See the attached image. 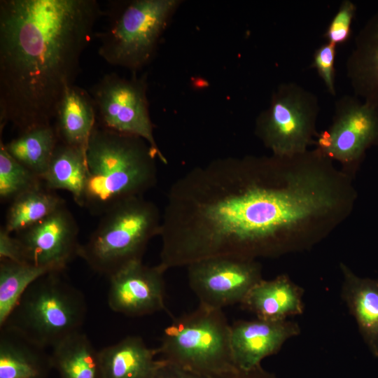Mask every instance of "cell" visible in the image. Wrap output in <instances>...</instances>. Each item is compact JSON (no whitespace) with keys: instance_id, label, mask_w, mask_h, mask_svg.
<instances>
[{"instance_id":"cell-2","label":"cell","mask_w":378,"mask_h":378,"mask_svg":"<svg viewBox=\"0 0 378 378\" xmlns=\"http://www.w3.org/2000/svg\"><path fill=\"white\" fill-rule=\"evenodd\" d=\"M159 155L142 138L96 125L87 150L83 206L102 216L116 204L144 196L157 182Z\"/></svg>"},{"instance_id":"cell-22","label":"cell","mask_w":378,"mask_h":378,"mask_svg":"<svg viewBox=\"0 0 378 378\" xmlns=\"http://www.w3.org/2000/svg\"><path fill=\"white\" fill-rule=\"evenodd\" d=\"M59 141L51 124L21 132L3 144L11 157L42 179Z\"/></svg>"},{"instance_id":"cell-11","label":"cell","mask_w":378,"mask_h":378,"mask_svg":"<svg viewBox=\"0 0 378 378\" xmlns=\"http://www.w3.org/2000/svg\"><path fill=\"white\" fill-rule=\"evenodd\" d=\"M78 226L66 204L51 215L16 234L27 262L63 272L78 256Z\"/></svg>"},{"instance_id":"cell-12","label":"cell","mask_w":378,"mask_h":378,"mask_svg":"<svg viewBox=\"0 0 378 378\" xmlns=\"http://www.w3.org/2000/svg\"><path fill=\"white\" fill-rule=\"evenodd\" d=\"M165 272L158 264L148 266L142 261H138L108 276V304L110 309L132 317L166 310Z\"/></svg>"},{"instance_id":"cell-15","label":"cell","mask_w":378,"mask_h":378,"mask_svg":"<svg viewBox=\"0 0 378 378\" xmlns=\"http://www.w3.org/2000/svg\"><path fill=\"white\" fill-rule=\"evenodd\" d=\"M341 298L370 353L378 358V279L360 277L340 262Z\"/></svg>"},{"instance_id":"cell-17","label":"cell","mask_w":378,"mask_h":378,"mask_svg":"<svg viewBox=\"0 0 378 378\" xmlns=\"http://www.w3.org/2000/svg\"><path fill=\"white\" fill-rule=\"evenodd\" d=\"M53 120L59 142L86 151L97 125L96 108L90 92L74 84L69 86Z\"/></svg>"},{"instance_id":"cell-18","label":"cell","mask_w":378,"mask_h":378,"mask_svg":"<svg viewBox=\"0 0 378 378\" xmlns=\"http://www.w3.org/2000/svg\"><path fill=\"white\" fill-rule=\"evenodd\" d=\"M51 354L15 330L1 327L0 378H48Z\"/></svg>"},{"instance_id":"cell-21","label":"cell","mask_w":378,"mask_h":378,"mask_svg":"<svg viewBox=\"0 0 378 378\" xmlns=\"http://www.w3.org/2000/svg\"><path fill=\"white\" fill-rule=\"evenodd\" d=\"M50 354L60 378H104L99 352L81 331L54 346Z\"/></svg>"},{"instance_id":"cell-26","label":"cell","mask_w":378,"mask_h":378,"mask_svg":"<svg viewBox=\"0 0 378 378\" xmlns=\"http://www.w3.org/2000/svg\"><path fill=\"white\" fill-rule=\"evenodd\" d=\"M356 10V5L352 1H342L323 33V37L327 42L338 46L349 41Z\"/></svg>"},{"instance_id":"cell-27","label":"cell","mask_w":378,"mask_h":378,"mask_svg":"<svg viewBox=\"0 0 378 378\" xmlns=\"http://www.w3.org/2000/svg\"><path fill=\"white\" fill-rule=\"evenodd\" d=\"M337 47L330 42H326L318 47L314 52L310 65L316 70L328 92L332 96H336L337 93L335 68Z\"/></svg>"},{"instance_id":"cell-28","label":"cell","mask_w":378,"mask_h":378,"mask_svg":"<svg viewBox=\"0 0 378 378\" xmlns=\"http://www.w3.org/2000/svg\"><path fill=\"white\" fill-rule=\"evenodd\" d=\"M27 262L20 240L13 237L4 227L0 229V260Z\"/></svg>"},{"instance_id":"cell-1","label":"cell","mask_w":378,"mask_h":378,"mask_svg":"<svg viewBox=\"0 0 378 378\" xmlns=\"http://www.w3.org/2000/svg\"><path fill=\"white\" fill-rule=\"evenodd\" d=\"M103 11L96 0L0 1V131L52 124Z\"/></svg>"},{"instance_id":"cell-7","label":"cell","mask_w":378,"mask_h":378,"mask_svg":"<svg viewBox=\"0 0 378 378\" xmlns=\"http://www.w3.org/2000/svg\"><path fill=\"white\" fill-rule=\"evenodd\" d=\"M319 111L316 94L295 82L281 83L258 115L255 134L274 156L304 153L315 144Z\"/></svg>"},{"instance_id":"cell-19","label":"cell","mask_w":378,"mask_h":378,"mask_svg":"<svg viewBox=\"0 0 378 378\" xmlns=\"http://www.w3.org/2000/svg\"><path fill=\"white\" fill-rule=\"evenodd\" d=\"M104 378H153L162 363L156 349L130 335L99 351Z\"/></svg>"},{"instance_id":"cell-3","label":"cell","mask_w":378,"mask_h":378,"mask_svg":"<svg viewBox=\"0 0 378 378\" xmlns=\"http://www.w3.org/2000/svg\"><path fill=\"white\" fill-rule=\"evenodd\" d=\"M78 256L94 272L108 277L142 258L150 240L159 235L162 216L144 196L122 201L101 216Z\"/></svg>"},{"instance_id":"cell-4","label":"cell","mask_w":378,"mask_h":378,"mask_svg":"<svg viewBox=\"0 0 378 378\" xmlns=\"http://www.w3.org/2000/svg\"><path fill=\"white\" fill-rule=\"evenodd\" d=\"M156 351L163 360L210 378H226L238 371L226 316L222 309L202 304L173 318Z\"/></svg>"},{"instance_id":"cell-5","label":"cell","mask_w":378,"mask_h":378,"mask_svg":"<svg viewBox=\"0 0 378 378\" xmlns=\"http://www.w3.org/2000/svg\"><path fill=\"white\" fill-rule=\"evenodd\" d=\"M45 274L24 293L4 323L46 349L80 331L87 314L83 293L60 276Z\"/></svg>"},{"instance_id":"cell-23","label":"cell","mask_w":378,"mask_h":378,"mask_svg":"<svg viewBox=\"0 0 378 378\" xmlns=\"http://www.w3.org/2000/svg\"><path fill=\"white\" fill-rule=\"evenodd\" d=\"M64 205V200L43 184L11 202L3 227L11 234L19 233L43 220Z\"/></svg>"},{"instance_id":"cell-25","label":"cell","mask_w":378,"mask_h":378,"mask_svg":"<svg viewBox=\"0 0 378 378\" xmlns=\"http://www.w3.org/2000/svg\"><path fill=\"white\" fill-rule=\"evenodd\" d=\"M43 185L42 179L6 150L0 141V198L12 202L20 195Z\"/></svg>"},{"instance_id":"cell-10","label":"cell","mask_w":378,"mask_h":378,"mask_svg":"<svg viewBox=\"0 0 378 378\" xmlns=\"http://www.w3.org/2000/svg\"><path fill=\"white\" fill-rule=\"evenodd\" d=\"M186 267L189 286L200 304L216 309L241 304L262 279V266L257 260L211 258Z\"/></svg>"},{"instance_id":"cell-30","label":"cell","mask_w":378,"mask_h":378,"mask_svg":"<svg viewBox=\"0 0 378 378\" xmlns=\"http://www.w3.org/2000/svg\"><path fill=\"white\" fill-rule=\"evenodd\" d=\"M226 378H277L274 374L265 370L262 366L247 371H240L232 374Z\"/></svg>"},{"instance_id":"cell-9","label":"cell","mask_w":378,"mask_h":378,"mask_svg":"<svg viewBox=\"0 0 378 378\" xmlns=\"http://www.w3.org/2000/svg\"><path fill=\"white\" fill-rule=\"evenodd\" d=\"M314 145L354 177L367 150L378 146V106L354 94L337 98L332 122L318 132Z\"/></svg>"},{"instance_id":"cell-20","label":"cell","mask_w":378,"mask_h":378,"mask_svg":"<svg viewBox=\"0 0 378 378\" xmlns=\"http://www.w3.org/2000/svg\"><path fill=\"white\" fill-rule=\"evenodd\" d=\"M87 171L86 151L59 141L42 181L51 190L70 192L82 207Z\"/></svg>"},{"instance_id":"cell-6","label":"cell","mask_w":378,"mask_h":378,"mask_svg":"<svg viewBox=\"0 0 378 378\" xmlns=\"http://www.w3.org/2000/svg\"><path fill=\"white\" fill-rule=\"evenodd\" d=\"M178 0L113 1L107 20L97 35L98 55L108 64L130 71L141 69L153 57Z\"/></svg>"},{"instance_id":"cell-8","label":"cell","mask_w":378,"mask_h":378,"mask_svg":"<svg viewBox=\"0 0 378 378\" xmlns=\"http://www.w3.org/2000/svg\"><path fill=\"white\" fill-rule=\"evenodd\" d=\"M146 77L125 78L115 73L104 75L90 90L97 113V125L117 132L144 139L159 155L146 96Z\"/></svg>"},{"instance_id":"cell-13","label":"cell","mask_w":378,"mask_h":378,"mask_svg":"<svg viewBox=\"0 0 378 378\" xmlns=\"http://www.w3.org/2000/svg\"><path fill=\"white\" fill-rule=\"evenodd\" d=\"M300 333L299 325L288 319L235 321L230 325V346L237 369L247 371L261 366L262 360L279 352L287 340Z\"/></svg>"},{"instance_id":"cell-29","label":"cell","mask_w":378,"mask_h":378,"mask_svg":"<svg viewBox=\"0 0 378 378\" xmlns=\"http://www.w3.org/2000/svg\"><path fill=\"white\" fill-rule=\"evenodd\" d=\"M162 360V359H161ZM153 378H210L162 360Z\"/></svg>"},{"instance_id":"cell-16","label":"cell","mask_w":378,"mask_h":378,"mask_svg":"<svg viewBox=\"0 0 378 378\" xmlns=\"http://www.w3.org/2000/svg\"><path fill=\"white\" fill-rule=\"evenodd\" d=\"M303 289L286 274L262 279L248 292L241 305L256 318L279 321L304 312Z\"/></svg>"},{"instance_id":"cell-24","label":"cell","mask_w":378,"mask_h":378,"mask_svg":"<svg viewBox=\"0 0 378 378\" xmlns=\"http://www.w3.org/2000/svg\"><path fill=\"white\" fill-rule=\"evenodd\" d=\"M53 272L49 267L29 262L0 260V326L25 290L38 279Z\"/></svg>"},{"instance_id":"cell-14","label":"cell","mask_w":378,"mask_h":378,"mask_svg":"<svg viewBox=\"0 0 378 378\" xmlns=\"http://www.w3.org/2000/svg\"><path fill=\"white\" fill-rule=\"evenodd\" d=\"M346 73L354 94L378 106V11L356 35Z\"/></svg>"}]
</instances>
